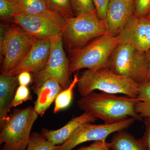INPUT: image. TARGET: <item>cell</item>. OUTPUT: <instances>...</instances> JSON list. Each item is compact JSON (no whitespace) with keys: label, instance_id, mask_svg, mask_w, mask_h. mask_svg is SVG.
Listing matches in <instances>:
<instances>
[{"label":"cell","instance_id":"1","mask_svg":"<svg viewBox=\"0 0 150 150\" xmlns=\"http://www.w3.org/2000/svg\"><path fill=\"white\" fill-rule=\"evenodd\" d=\"M138 100L137 98L93 91L86 96L81 97L78 100V105L84 112L101 119L106 124L117 123L129 118L144 121L135 110Z\"/></svg>","mask_w":150,"mask_h":150},{"label":"cell","instance_id":"2","mask_svg":"<svg viewBox=\"0 0 150 150\" xmlns=\"http://www.w3.org/2000/svg\"><path fill=\"white\" fill-rule=\"evenodd\" d=\"M139 89V83L108 69L85 70L79 77L77 83L78 91L81 97L98 90L106 93L123 94L137 98Z\"/></svg>","mask_w":150,"mask_h":150},{"label":"cell","instance_id":"3","mask_svg":"<svg viewBox=\"0 0 150 150\" xmlns=\"http://www.w3.org/2000/svg\"><path fill=\"white\" fill-rule=\"evenodd\" d=\"M118 37L105 34L80 49L69 51L70 75L83 69H108L110 55L119 44Z\"/></svg>","mask_w":150,"mask_h":150},{"label":"cell","instance_id":"4","mask_svg":"<svg viewBox=\"0 0 150 150\" xmlns=\"http://www.w3.org/2000/svg\"><path fill=\"white\" fill-rule=\"evenodd\" d=\"M66 21L62 38L68 52L82 48L93 39L106 34L105 22L98 17L96 12L67 18Z\"/></svg>","mask_w":150,"mask_h":150},{"label":"cell","instance_id":"5","mask_svg":"<svg viewBox=\"0 0 150 150\" xmlns=\"http://www.w3.org/2000/svg\"><path fill=\"white\" fill-rule=\"evenodd\" d=\"M149 68L146 52L129 44L119 43L109 59L108 69L139 84L147 82Z\"/></svg>","mask_w":150,"mask_h":150},{"label":"cell","instance_id":"6","mask_svg":"<svg viewBox=\"0 0 150 150\" xmlns=\"http://www.w3.org/2000/svg\"><path fill=\"white\" fill-rule=\"evenodd\" d=\"M38 115L31 106L14 110L1 127L0 143L4 144L1 150L26 149Z\"/></svg>","mask_w":150,"mask_h":150},{"label":"cell","instance_id":"7","mask_svg":"<svg viewBox=\"0 0 150 150\" xmlns=\"http://www.w3.org/2000/svg\"><path fill=\"white\" fill-rule=\"evenodd\" d=\"M17 25L10 27L1 38V56L3 60L1 74H8L28 54L38 40Z\"/></svg>","mask_w":150,"mask_h":150},{"label":"cell","instance_id":"8","mask_svg":"<svg viewBox=\"0 0 150 150\" xmlns=\"http://www.w3.org/2000/svg\"><path fill=\"white\" fill-rule=\"evenodd\" d=\"M50 55L46 66L43 69L33 74L34 84L32 88L35 92L46 81L49 79L56 80L63 90L71 84L69 70V60L66 56L62 35L51 40Z\"/></svg>","mask_w":150,"mask_h":150},{"label":"cell","instance_id":"9","mask_svg":"<svg viewBox=\"0 0 150 150\" xmlns=\"http://www.w3.org/2000/svg\"><path fill=\"white\" fill-rule=\"evenodd\" d=\"M12 21L25 32L38 39L51 40L62 35L66 19L58 14L40 15H16Z\"/></svg>","mask_w":150,"mask_h":150},{"label":"cell","instance_id":"10","mask_svg":"<svg viewBox=\"0 0 150 150\" xmlns=\"http://www.w3.org/2000/svg\"><path fill=\"white\" fill-rule=\"evenodd\" d=\"M136 121L129 118L112 124H92L88 123L81 126L68 141L58 146L56 150H71L84 142L91 141H106L110 134L125 130Z\"/></svg>","mask_w":150,"mask_h":150},{"label":"cell","instance_id":"11","mask_svg":"<svg viewBox=\"0 0 150 150\" xmlns=\"http://www.w3.org/2000/svg\"><path fill=\"white\" fill-rule=\"evenodd\" d=\"M119 43L134 46L140 51L150 49V19L134 15L118 36Z\"/></svg>","mask_w":150,"mask_h":150},{"label":"cell","instance_id":"12","mask_svg":"<svg viewBox=\"0 0 150 150\" xmlns=\"http://www.w3.org/2000/svg\"><path fill=\"white\" fill-rule=\"evenodd\" d=\"M134 12V0H110L104 21L106 34L118 36Z\"/></svg>","mask_w":150,"mask_h":150},{"label":"cell","instance_id":"13","mask_svg":"<svg viewBox=\"0 0 150 150\" xmlns=\"http://www.w3.org/2000/svg\"><path fill=\"white\" fill-rule=\"evenodd\" d=\"M51 40L38 39L28 54L13 69L8 73L18 76L23 72L35 74L46 66L51 49Z\"/></svg>","mask_w":150,"mask_h":150},{"label":"cell","instance_id":"14","mask_svg":"<svg viewBox=\"0 0 150 150\" xmlns=\"http://www.w3.org/2000/svg\"><path fill=\"white\" fill-rule=\"evenodd\" d=\"M97 119L93 116L84 112L82 114L72 118L64 126L58 130L43 129L41 134L56 146H60L68 141L78 129L84 124L94 123Z\"/></svg>","mask_w":150,"mask_h":150},{"label":"cell","instance_id":"15","mask_svg":"<svg viewBox=\"0 0 150 150\" xmlns=\"http://www.w3.org/2000/svg\"><path fill=\"white\" fill-rule=\"evenodd\" d=\"M18 76L8 74L0 76V125L2 126L7 118L11 105L18 85Z\"/></svg>","mask_w":150,"mask_h":150},{"label":"cell","instance_id":"16","mask_svg":"<svg viewBox=\"0 0 150 150\" xmlns=\"http://www.w3.org/2000/svg\"><path fill=\"white\" fill-rule=\"evenodd\" d=\"M63 90L60 84L54 79L46 81L36 90L34 92L37 96L34 108L38 115H43Z\"/></svg>","mask_w":150,"mask_h":150},{"label":"cell","instance_id":"17","mask_svg":"<svg viewBox=\"0 0 150 150\" xmlns=\"http://www.w3.org/2000/svg\"><path fill=\"white\" fill-rule=\"evenodd\" d=\"M11 1L13 7V16L16 15H40L55 13L49 9L45 0H11Z\"/></svg>","mask_w":150,"mask_h":150},{"label":"cell","instance_id":"18","mask_svg":"<svg viewBox=\"0 0 150 150\" xmlns=\"http://www.w3.org/2000/svg\"><path fill=\"white\" fill-rule=\"evenodd\" d=\"M110 143L111 150H148L142 139H136L125 130L114 133Z\"/></svg>","mask_w":150,"mask_h":150},{"label":"cell","instance_id":"19","mask_svg":"<svg viewBox=\"0 0 150 150\" xmlns=\"http://www.w3.org/2000/svg\"><path fill=\"white\" fill-rule=\"evenodd\" d=\"M135 110L142 118H150V82L139 84Z\"/></svg>","mask_w":150,"mask_h":150},{"label":"cell","instance_id":"20","mask_svg":"<svg viewBox=\"0 0 150 150\" xmlns=\"http://www.w3.org/2000/svg\"><path fill=\"white\" fill-rule=\"evenodd\" d=\"M79 77L77 74H74V79L69 86L63 90L58 95L55 100L54 113L66 109L69 106L72 100L74 88L77 85Z\"/></svg>","mask_w":150,"mask_h":150},{"label":"cell","instance_id":"21","mask_svg":"<svg viewBox=\"0 0 150 150\" xmlns=\"http://www.w3.org/2000/svg\"><path fill=\"white\" fill-rule=\"evenodd\" d=\"M50 11L66 19L74 17L71 0H45Z\"/></svg>","mask_w":150,"mask_h":150},{"label":"cell","instance_id":"22","mask_svg":"<svg viewBox=\"0 0 150 150\" xmlns=\"http://www.w3.org/2000/svg\"><path fill=\"white\" fill-rule=\"evenodd\" d=\"M58 146L46 139L42 134L33 132L30 135L25 150H56Z\"/></svg>","mask_w":150,"mask_h":150},{"label":"cell","instance_id":"23","mask_svg":"<svg viewBox=\"0 0 150 150\" xmlns=\"http://www.w3.org/2000/svg\"><path fill=\"white\" fill-rule=\"evenodd\" d=\"M74 13L77 16L96 12L93 0H71Z\"/></svg>","mask_w":150,"mask_h":150},{"label":"cell","instance_id":"24","mask_svg":"<svg viewBox=\"0 0 150 150\" xmlns=\"http://www.w3.org/2000/svg\"><path fill=\"white\" fill-rule=\"evenodd\" d=\"M32 100V97L27 86L19 85L11 105V108L16 107L27 100Z\"/></svg>","mask_w":150,"mask_h":150},{"label":"cell","instance_id":"25","mask_svg":"<svg viewBox=\"0 0 150 150\" xmlns=\"http://www.w3.org/2000/svg\"><path fill=\"white\" fill-rule=\"evenodd\" d=\"M150 14V0H134V15L144 17Z\"/></svg>","mask_w":150,"mask_h":150},{"label":"cell","instance_id":"26","mask_svg":"<svg viewBox=\"0 0 150 150\" xmlns=\"http://www.w3.org/2000/svg\"><path fill=\"white\" fill-rule=\"evenodd\" d=\"M13 7L10 0H0V17L4 20H12Z\"/></svg>","mask_w":150,"mask_h":150},{"label":"cell","instance_id":"27","mask_svg":"<svg viewBox=\"0 0 150 150\" xmlns=\"http://www.w3.org/2000/svg\"><path fill=\"white\" fill-rule=\"evenodd\" d=\"M97 15L100 20L105 21L106 11L110 0H93Z\"/></svg>","mask_w":150,"mask_h":150},{"label":"cell","instance_id":"28","mask_svg":"<svg viewBox=\"0 0 150 150\" xmlns=\"http://www.w3.org/2000/svg\"><path fill=\"white\" fill-rule=\"evenodd\" d=\"M110 143L106 141H95L87 146H83L77 150H110Z\"/></svg>","mask_w":150,"mask_h":150},{"label":"cell","instance_id":"29","mask_svg":"<svg viewBox=\"0 0 150 150\" xmlns=\"http://www.w3.org/2000/svg\"><path fill=\"white\" fill-rule=\"evenodd\" d=\"M145 131L142 139L148 150H150V118H145Z\"/></svg>","mask_w":150,"mask_h":150},{"label":"cell","instance_id":"30","mask_svg":"<svg viewBox=\"0 0 150 150\" xmlns=\"http://www.w3.org/2000/svg\"><path fill=\"white\" fill-rule=\"evenodd\" d=\"M19 85L27 86L31 82L32 77L29 72H23L18 76Z\"/></svg>","mask_w":150,"mask_h":150},{"label":"cell","instance_id":"31","mask_svg":"<svg viewBox=\"0 0 150 150\" xmlns=\"http://www.w3.org/2000/svg\"><path fill=\"white\" fill-rule=\"evenodd\" d=\"M146 54L148 57V60H149V72H148L147 82H150V49L149 51H146Z\"/></svg>","mask_w":150,"mask_h":150},{"label":"cell","instance_id":"32","mask_svg":"<svg viewBox=\"0 0 150 150\" xmlns=\"http://www.w3.org/2000/svg\"><path fill=\"white\" fill-rule=\"evenodd\" d=\"M146 17L147 18L150 19V14L149 15V16H147Z\"/></svg>","mask_w":150,"mask_h":150},{"label":"cell","instance_id":"33","mask_svg":"<svg viewBox=\"0 0 150 150\" xmlns=\"http://www.w3.org/2000/svg\"></svg>","mask_w":150,"mask_h":150}]
</instances>
